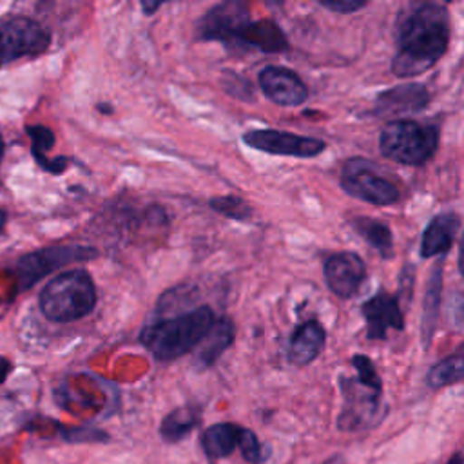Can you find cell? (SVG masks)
<instances>
[{
  "mask_svg": "<svg viewBox=\"0 0 464 464\" xmlns=\"http://www.w3.org/2000/svg\"><path fill=\"white\" fill-rule=\"evenodd\" d=\"M446 464H464V455L462 453H455L453 457H450V460Z\"/></svg>",
  "mask_w": 464,
  "mask_h": 464,
  "instance_id": "obj_35",
  "label": "cell"
},
{
  "mask_svg": "<svg viewBox=\"0 0 464 464\" xmlns=\"http://www.w3.org/2000/svg\"><path fill=\"white\" fill-rule=\"evenodd\" d=\"M319 4L335 13H353L361 9L366 2L364 0H321Z\"/></svg>",
  "mask_w": 464,
  "mask_h": 464,
  "instance_id": "obj_30",
  "label": "cell"
},
{
  "mask_svg": "<svg viewBox=\"0 0 464 464\" xmlns=\"http://www.w3.org/2000/svg\"><path fill=\"white\" fill-rule=\"evenodd\" d=\"M25 132L31 140V154L33 158L45 156L47 150L54 147V132L45 125H25Z\"/></svg>",
  "mask_w": 464,
  "mask_h": 464,
  "instance_id": "obj_27",
  "label": "cell"
},
{
  "mask_svg": "<svg viewBox=\"0 0 464 464\" xmlns=\"http://www.w3.org/2000/svg\"><path fill=\"white\" fill-rule=\"evenodd\" d=\"M219 83H221V89L227 94H230L232 98L245 100V102H250L254 98L252 83L245 76H241V74H237L234 71H228V69L223 71Z\"/></svg>",
  "mask_w": 464,
  "mask_h": 464,
  "instance_id": "obj_25",
  "label": "cell"
},
{
  "mask_svg": "<svg viewBox=\"0 0 464 464\" xmlns=\"http://www.w3.org/2000/svg\"><path fill=\"white\" fill-rule=\"evenodd\" d=\"M324 328L310 319L303 324H299L288 343V361L295 366H306L310 364L323 350L324 346Z\"/></svg>",
  "mask_w": 464,
  "mask_h": 464,
  "instance_id": "obj_16",
  "label": "cell"
},
{
  "mask_svg": "<svg viewBox=\"0 0 464 464\" xmlns=\"http://www.w3.org/2000/svg\"><path fill=\"white\" fill-rule=\"evenodd\" d=\"M250 20L248 7L243 2L230 0L212 5L194 25L198 40H214L223 45H234L239 29Z\"/></svg>",
  "mask_w": 464,
  "mask_h": 464,
  "instance_id": "obj_9",
  "label": "cell"
},
{
  "mask_svg": "<svg viewBox=\"0 0 464 464\" xmlns=\"http://www.w3.org/2000/svg\"><path fill=\"white\" fill-rule=\"evenodd\" d=\"M366 319V337L368 339H384L390 328L402 330L404 317L397 304V299L384 290L377 292L372 299H368L361 308Z\"/></svg>",
  "mask_w": 464,
  "mask_h": 464,
  "instance_id": "obj_13",
  "label": "cell"
},
{
  "mask_svg": "<svg viewBox=\"0 0 464 464\" xmlns=\"http://www.w3.org/2000/svg\"><path fill=\"white\" fill-rule=\"evenodd\" d=\"M237 448H239L243 459H245L246 462H250V464H261V462L266 460L268 450H265L263 444L259 442L257 435H256L252 430L245 428V426H243V430H241L239 446H237Z\"/></svg>",
  "mask_w": 464,
  "mask_h": 464,
  "instance_id": "obj_26",
  "label": "cell"
},
{
  "mask_svg": "<svg viewBox=\"0 0 464 464\" xmlns=\"http://www.w3.org/2000/svg\"><path fill=\"white\" fill-rule=\"evenodd\" d=\"M98 301V292L91 274L83 268H71L40 290V312L53 323H74L89 315Z\"/></svg>",
  "mask_w": 464,
  "mask_h": 464,
  "instance_id": "obj_3",
  "label": "cell"
},
{
  "mask_svg": "<svg viewBox=\"0 0 464 464\" xmlns=\"http://www.w3.org/2000/svg\"><path fill=\"white\" fill-rule=\"evenodd\" d=\"M350 227L366 241L370 243L379 254L381 257L388 259L393 256V239H392V230L372 218L366 216H357L353 219H350Z\"/></svg>",
  "mask_w": 464,
  "mask_h": 464,
  "instance_id": "obj_21",
  "label": "cell"
},
{
  "mask_svg": "<svg viewBox=\"0 0 464 464\" xmlns=\"http://www.w3.org/2000/svg\"><path fill=\"white\" fill-rule=\"evenodd\" d=\"M208 207L230 219H237V221H245L252 216V208L250 205L239 198V196H216L208 199Z\"/></svg>",
  "mask_w": 464,
  "mask_h": 464,
  "instance_id": "obj_24",
  "label": "cell"
},
{
  "mask_svg": "<svg viewBox=\"0 0 464 464\" xmlns=\"http://www.w3.org/2000/svg\"><path fill=\"white\" fill-rule=\"evenodd\" d=\"M464 379V352L453 353L435 366L426 375V382L430 388H442L448 384H455Z\"/></svg>",
  "mask_w": 464,
  "mask_h": 464,
  "instance_id": "obj_23",
  "label": "cell"
},
{
  "mask_svg": "<svg viewBox=\"0 0 464 464\" xmlns=\"http://www.w3.org/2000/svg\"><path fill=\"white\" fill-rule=\"evenodd\" d=\"M236 335V328L234 323L230 321V317H218L214 328L210 330V334L207 335V339L199 344V352L196 357V364L199 370L210 368L219 355L232 344Z\"/></svg>",
  "mask_w": 464,
  "mask_h": 464,
  "instance_id": "obj_19",
  "label": "cell"
},
{
  "mask_svg": "<svg viewBox=\"0 0 464 464\" xmlns=\"http://www.w3.org/2000/svg\"><path fill=\"white\" fill-rule=\"evenodd\" d=\"M364 277V261L353 252H339L324 261V281L337 297H352L359 290Z\"/></svg>",
  "mask_w": 464,
  "mask_h": 464,
  "instance_id": "obj_12",
  "label": "cell"
},
{
  "mask_svg": "<svg viewBox=\"0 0 464 464\" xmlns=\"http://www.w3.org/2000/svg\"><path fill=\"white\" fill-rule=\"evenodd\" d=\"M5 221H7V216H5V212L0 208V232H2L4 227H5Z\"/></svg>",
  "mask_w": 464,
  "mask_h": 464,
  "instance_id": "obj_37",
  "label": "cell"
},
{
  "mask_svg": "<svg viewBox=\"0 0 464 464\" xmlns=\"http://www.w3.org/2000/svg\"><path fill=\"white\" fill-rule=\"evenodd\" d=\"M243 426L234 422H216L207 428L201 437V448L208 459V462H216L219 459L228 457L239 446V435Z\"/></svg>",
  "mask_w": 464,
  "mask_h": 464,
  "instance_id": "obj_18",
  "label": "cell"
},
{
  "mask_svg": "<svg viewBox=\"0 0 464 464\" xmlns=\"http://www.w3.org/2000/svg\"><path fill=\"white\" fill-rule=\"evenodd\" d=\"M96 107H98V111H102V112H105V114L112 112V107H111V105H107V103H98Z\"/></svg>",
  "mask_w": 464,
  "mask_h": 464,
  "instance_id": "obj_36",
  "label": "cell"
},
{
  "mask_svg": "<svg viewBox=\"0 0 464 464\" xmlns=\"http://www.w3.org/2000/svg\"><path fill=\"white\" fill-rule=\"evenodd\" d=\"M430 102V92L420 83H404L382 91L375 100V112L379 116L410 114L422 111Z\"/></svg>",
  "mask_w": 464,
  "mask_h": 464,
  "instance_id": "obj_15",
  "label": "cell"
},
{
  "mask_svg": "<svg viewBox=\"0 0 464 464\" xmlns=\"http://www.w3.org/2000/svg\"><path fill=\"white\" fill-rule=\"evenodd\" d=\"M341 187L352 198L372 205H392L399 199V188L377 172V167L364 158H350L341 170Z\"/></svg>",
  "mask_w": 464,
  "mask_h": 464,
  "instance_id": "obj_7",
  "label": "cell"
},
{
  "mask_svg": "<svg viewBox=\"0 0 464 464\" xmlns=\"http://www.w3.org/2000/svg\"><path fill=\"white\" fill-rule=\"evenodd\" d=\"M440 288H442V263H437V266L431 270L428 288L424 294V304H422V321H420V337L424 341V346L430 344L431 332L435 328V317L439 310V299H440Z\"/></svg>",
  "mask_w": 464,
  "mask_h": 464,
  "instance_id": "obj_22",
  "label": "cell"
},
{
  "mask_svg": "<svg viewBox=\"0 0 464 464\" xmlns=\"http://www.w3.org/2000/svg\"><path fill=\"white\" fill-rule=\"evenodd\" d=\"M4 152H5V143H4V138L0 134V165H2V160H4Z\"/></svg>",
  "mask_w": 464,
  "mask_h": 464,
  "instance_id": "obj_38",
  "label": "cell"
},
{
  "mask_svg": "<svg viewBox=\"0 0 464 464\" xmlns=\"http://www.w3.org/2000/svg\"><path fill=\"white\" fill-rule=\"evenodd\" d=\"M51 45V33L34 18L11 14L0 20V69L20 58L40 56Z\"/></svg>",
  "mask_w": 464,
  "mask_h": 464,
  "instance_id": "obj_6",
  "label": "cell"
},
{
  "mask_svg": "<svg viewBox=\"0 0 464 464\" xmlns=\"http://www.w3.org/2000/svg\"><path fill=\"white\" fill-rule=\"evenodd\" d=\"M352 364L357 370V379L362 384L370 386L375 392H381V377H379L373 362L366 355H353Z\"/></svg>",
  "mask_w": 464,
  "mask_h": 464,
  "instance_id": "obj_29",
  "label": "cell"
},
{
  "mask_svg": "<svg viewBox=\"0 0 464 464\" xmlns=\"http://www.w3.org/2000/svg\"><path fill=\"white\" fill-rule=\"evenodd\" d=\"M34 161L38 163V167L45 172H51V174H62L69 163V158L65 156H56L53 160H49L47 156H42V158H34Z\"/></svg>",
  "mask_w": 464,
  "mask_h": 464,
  "instance_id": "obj_31",
  "label": "cell"
},
{
  "mask_svg": "<svg viewBox=\"0 0 464 464\" xmlns=\"http://www.w3.org/2000/svg\"><path fill=\"white\" fill-rule=\"evenodd\" d=\"M343 395L344 406L337 419V426L343 431H355L368 426H373L379 419L381 392L372 390L355 379H343Z\"/></svg>",
  "mask_w": 464,
  "mask_h": 464,
  "instance_id": "obj_10",
  "label": "cell"
},
{
  "mask_svg": "<svg viewBox=\"0 0 464 464\" xmlns=\"http://www.w3.org/2000/svg\"><path fill=\"white\" fill-rule=\"evenodd\" d=\"M199 419L201 413L198 406H179L163 417L160 437L169 444H176L199 424Z\"/></svg>",
  "mask_w": 464,
  "mask_h": 464,
  "instance_id": "obj_20",
  "label": "cell"
},
{
  "mask_svg": "<svg viewBox=\"0 0 464 464\" xmlns=\"http://www.w3.org/2000/svg\"><path fill=\"white\" fill-rule=\"evenodd\" d=\"M216 321L214 310L208 304H201L143 326L138 339L156 361L170 362L194 352L207 339Z\"/></svg>",
  "mask_w": 464,
  "mask_h": 464,
  "instance_id": "obj_2",
  "label": "cell"
},
{
  "mask_svg": "<svg viewBox=\"0 0 464 464\" xmlns=\"http://www.w3.org/2000/svg\"><path fill=\"white\" fill-rule=\"evenodd\" d=\"M98 256V250L92 246H80V245H56V246H44L24 254L16 259L13 272L16 277L18 292L29 290L47 274L74 263V261H89Z\"/></svg>",
  "mask_w": 464,
  "mask_h": 464,
  "instance_id": "obj_5",
  "label": "cell"
},
{
  "mask_svg": "<svg viewBox=\"0 0 464 464\" xmlns=\"http://www.w3.org/2000/svg\"><path fill=\"white\" fill-rule=\"evenodd\" d=\"M439 130L433 125H424L413 120L390 121L379 138V149L382 156L404 163L422 165L437 150Z\"/></svg>",
  "mask_w": 464,
  "mask_h": 464,
  "instance_id": "obj_4",
  "label": "cell"
},
{
  "mask_svg": "<svg viewBox=\"0 0 464 464\" xmlns=\"http://www.w3.org/2000/svg\"><path fill=\"white\" fill-rule=\"evenodd\" d=\"M448 40V9L433 2L415 5L397 27V51L392 60V72L399 78H408L428 71L446 53Z\"/></svg>",
  "mask_w": 464,
  "mask_h": 464,
  "instance_id": "obj_1",
  "label": "cell"
},
{
  "mask_svg": "<svg viewBox=\"0 0 464 464\" xmlns=\"http://www.w3.org/2000/svg\"><path fill=\"white\" fill-rule=\"evenodd\" d=\"M257 83L270 102L283 107H297L308 98V89L304 82L288 67H263L259 71Z\"/></svg>",
  "mask_w": 464,
  "mask_h": 464,
  "instance_id": "obj_11",
  "label": "cell"
},
{
  "mask_svg": "<svg viewBox=\"0 0 464 464\" xmlns=\"http://www.w3.org/2000/svg\"><path fill=\"white\" fill-rule=\"evenodd\" d=\"M324 464H343V460H341V457H332V459L326 460Z\"/></svg>",
  "mask_w": 464,
  "mask_h": 464,
  "instance_id": "obj_39",
  "label": "cell"
},
{
  "mask_svg": "<svg viewBox=\"0 0 464 464\" xmlns=\"http://www.w3.org/2000/svg\"><path fill=\"white\" fill-rule=\"evenodd\" d=\"M243 143L250 149L294 158H314L324 150V141L310 136H299L277 129H252L241 136Z\"/></svg>",
  "mask_w": 464,
  "mask_h": 464,
  "instance_id": "obj_8",
  "label": "cell"
},
{
  "mask_svg": "<svg viewBox=\"0 0 464 464\" xmlns=\"http://www.w3.org/2000/svg\"><path fill=\"white\" fill-rule=\"evenodd\" d=\"M239 51H250L257 49L261 53H283L288 49V40L281 27L270 20H248L237 33L234 45Z\"/></svg>",
  "mask_w": 464,
  "mask_h": 464,
  "instance_id": "obj_14",
  "label": "cell"
},
{
  "mask_svg": "<svg viewBox=\"0 0 464 464\" xmlns=\"http://www.w3.org/2000/svg\"><path fill=\"white\" fill-rule=\"evenodd\" d=\"M163 5V2L161 0H156V2H145V0H141L140 2V7H141V11H143V14H147V16H150V14H154L160 7Z\"/></svg>",
  "mask_w": 464,
  "mask_h": 464,
  "instance_id": "obj_32",
  "label": "cell"
},
{
  "mask_svg": "<svg viewBox=\"0 0 464 464\" xmlns=\"http://www.w3.org/2000/svg\"><path fill=\"white\" fill-rule=\"evenodd\" d=\"M11 368H13L11 361H9V359H5V357H0V384L7 379V375H9Z\"/></svg>",
  "mask_w": 464,
  "mask_h": 464,
  "instance_id": "obj_33",
  "label": "cell"
},
{
  "mask_svg": "<svg viewBox=\"0 0 464 464\" xmlns=\"http://www.w3.org/2000/svg\"><path fill=\"white\" fill-rule=\"evenodd\" d=\"M459 272L464 276V234L460 237V248H459Z\"/></svg>",
  "mask_w": 464,
  "mask_h": 464,
  "instance_id": "obj_34",
  "label": "cell"
},
{
  "mask_svg": "<svg viewBox=\"0 0 464 464\" xmlns=\"http://www.w3.org/2000/svg\"><path fill=\"white\" fill-rule=\"evenodd\" d=\"M459 227H460V219L453 212H444V214L435 216L422 232L420 256L433 257L437 254L448 252L455 239Z\"/></svg>",
  "mask_w": 464,
  "mask_h": 464,
  "instance_id": "obj_17",
  "label": "cell"
},
{
  "mask_svg": "<svg viewBox=\"0 0 464 464\" xmlns=\"http://www.w3.org/2000/svg\"><path fill=\"white\" fill-rule=\"evenodd\" d=\"M60 435L63 440L71 444H80V442H107L109 435L100 430V428H91V426H72V428H62Z\"/></svg>",
  "mask_w": 464,
  "mask_h": 464,
  "instance_id": "obj_28",
  "label": "cell"
}]
</instances>
